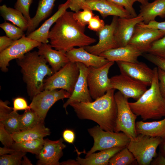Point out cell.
Returning <instances> with one entry per match:
<instances>
[{"label": "cell", "instance_id": "obj_1", "mask_svg": "<svg viewBox=\"0 0 165 165\" xmlns=\"http://www.w3.org/2000/svg\"><path fill=\"white\" fill-rule=\"evenodd\" d=\"M74 13L66 11L50 30V45L57 50L66 53L75 47H84L96 42L95 39L85 34V26L78 23Z\"/></svg>", "mask_w": 165, "mask_h": 165}, {"label": "cell", "instance_id": "obj_2", "mask_svg": "<svg viewBox=\"0 0 165 165\" xmlns=\"http://www.w3.org/2000/svg\"><path fill=\"white\" fill-rule=\"evenodd\" d=\"M115 90L113 88L109 90L94 101L76 102L70 105L79 119L92 120L103 130L114 131L117 114Z\"/></svg>", "mask_w": 165, "mask_h": 165}, {"label": "cell", "instance_id": "obj_3", "mask_svg": "<svg viewBox=\"0 0 165 165\" xmlns=\"http://www.w3.org/2000/svg\"><path fill=\"white\" fill-rule=\"evenodd\" d=\"M16 60L21 68L28 94L32 99L43 90L44 78L50 76L53 72L44 58L36 51L29 52Z\"/></svg>", "mask_w": 165, "mask_h": 165}, {"label": "cell", "instance_id": "obj_4", "mask_svg": "<svg viewBox=\"0 0 165 165\" xmlns=\"http://www.w3.org/2000/svg\"><path fill=\"white\" fill-rule=\"evenodd\" d=\"M153 70L154 76L150 87L136 101L129 102L133 112L144 121L165 116V98L159 89L158 68L155 67Z\"/></svg>", "mask_w": 165, "mask_h": 165}, {"label": "cell", "instance_id": "obj_5", "mask_svg": "<svg viewBox=\"0 0 165 165\" xmlns=\"http://www.w3.org/2000/svg\"><path fill=\"white\" fill-rule=\"evenodd\" d=\"M162 138L142 134H138L130 139L127 147L140 165H149L157 155L156 149Z\"/></svg>", "mask_w": 165, "mask_h": 165}, {"label": "cell", "instance_id": "obj_6", "mask_svg": "<svg viewBox=\"0 0 165 165\" xmlns=\"http://www.w3.org/2000/svg\"><path fill=\"white\" fill-rule=\"evenodd\" d=\"M94 140V144L86 156L97 151H102L113 148L126 147L130 139L122 132L105 131L98 125L88 129Z\"/></svg>", "mask_w": 165, "mask_h": 165}, {"label": "cell", "instance_id": "obj_7", "mask_svg": "<svg viewBox=\"0 0 165 165\" xmlns=\"http://www.w3.org/2000/svg\"><path fill=\"white\" fill-rule=\"evenodd\" d=\"M79 74L77 63L69 61L44 80L43 90L62 89L72 94Z\"/></svg>", "mask_w": 165, "mask_h": 165}, {"label": "cell", "instance_id": "obj_8", "mask_svg": "<svg viewBox=\"0 0 165 165\" xmlns=\"http://www.w3.org/2000/svg\"><path fill=\"white\" fill-rule=\"evenodd\" d=\"M117 114L114 132H122L130 139L137 137L136 120L137 116L132 110L129 104L128 98L119 91L115 93Z\"/></svg>", "mask_w": 165, "mask_h": 165}, {"label": "cell", "instance_id": "obj_9", "mask_svg": "<svg viewBox=\"0 0 165 165\" xmlns=\"http://www.w3.org/2000/svg\"><path fill=\"white\" fill-rule=\"evenodd\" d=\"M109 61L99 67H88L87 80L90 96L94 100L104 95L112 88L108 75L110 68L114 64Z\"/></svg>", "mask_w": 165, "mask_h": 165}, {"label": "cell", "instance_id": "obj_10", "mask_svg": "<svg viewBox=\"0 0 165 165\" xmlns=\"http://www.w3.org/2000/svg\"><path fill=\"white\" fill-rule=\"evenodd\" d=\"M71 95L62 89L43 90L33 97L29 106L44 121L48 111L55 103L61 100L68 98Z\"/></svg>", "mask_w": 165, "mask_h": 165}, {"label": "cell", "instance_id": "obj_11", "mask_svg": "<svg viewBox=\"0 0 165 165\" xmlns=\"http://www.w3.org/2000/svg\"><path fill=\"white\" fill-rule=\"evenodd\" d=\"M42 43L23 36L20 39L14 41L7 48L0 52V68L3 72L8 71L10 61L23 57Z\"/></svg>", "mask_w": 165, "mask_h": 165}, {"label": "cell", "instance_id": "obj_12", "mask_svg": "<svg viewBox=\"0 0 165 165\" xmlns=\"http://www.w3.org/2000/svg\"><path fill=\"white\" fill-rule=\"evenodd\" d=\"M110 79L112 88L118 90L128 99L137 100L147 89V86L122 73Z\"/></svg>", "mask_w": 165, "mask_h": 165}, {"label": "cell", "instance_id": "obj_13", "mask_svg": "<svg viewBox=\"0 0 165 165\" xmlns=\"http://www.w3.org/2000/svg\"><path fill=\"white\" fill-rule=\"evenodd\" d=\"M118 18L113 16L111 24L105 25L101 30L97 32L99 40L97 44L84 47L85 49L91 53L99 56L109 50L119 47L114 35Z\"/></svg>", "mask_w": 165, "mask_h": 165}, {"label": "cell", "instance_id": "obj_14", "mask_svg": "<svg viewBox=\"0 0 165 165\" xmlns=\"http://www.w3.org/2000/svg\"><path fill=\"white\" fill-rule=\"evenodd\" d=\"M164 35V31L144 27L139 24L136 26L128 44L133 46L144 53L147 52L153 42Z\"/></svg>", "mask_w": 165, "mask_h": 165}, {"label": "cell", "instance_id": "obj_15", "mask_svg": "<svg viewBox=\"0 0 165 165\" xmlns=\"http://www.w3.org/2000/svg\"><path fill=\"white\" fill-rule=\"evenodd\" d=\"M116 62L121 73L147 86H150L154 76V71L146 64L139 61L134 63L119 61Z\"/></svg>", "mask_w": 165, "mask_h": 165}, {"label": "cell", "instance_id": "obj_16", "mask_svg": "<svg viewBox=\"0 0 165 165\" xmlns=\"http://www.w3.org/2000/svg\"><path fill=\"white\" fill-rule=\"evenodd\" d=\"M63 141L62 138L56 141L44 139L42 148L36 155L38 159L37 165H61L59 160L63 156V150L66 147Z\"/></svg>", "mask_w": 165, "mask_h": 165}, {"label": "cell", "instance_id": "obj_17", "mask_svg": "<svg viewBox=\"0 0 165 165\" xmlns=\"http://www.w3.org/2000/svg\"><path fill=\"white\" fill-rule=\"evenodd\" d=\"M77 63L79 70V75L72 94L63 105L67 114L66 108L70 104L76 102H88L93 101L87 80L88 67L82 63Z\"/></svg>", "mask_w": 165, "mask_h": 165}, {"label": "cell", "instance_id": "obj_18", "mask_svg": "<svg viewBox=\"0 0 165 165\" xmlns=\"http://www.w3.org/2000/svg\"><path fill=\"white\" fill-rule=\"evenodd\" d=\"M85 8L99 12L104 18L109 16L133 17L123 7L108 0H86L82 4V9Z\"/></svg>", "mask_w": 165, "mask_h": 165}, {"label": "cell", "instance_id": "obj_19", "mask_svg": "<svg viewBox=\"0 0 165 165\" xmlns=\"http://www.w3.org/2000/svg\"><path fill=\"white\" fill-rule=\"evenodd\" d=\"M143 22L142 17L139 15L130 18L118 17L114 35L119 47L128 44L133 35L136 26Z\"/></svg>", "mask_w": 165, "mask_h": 165}, {"label": "cell", "instance_id": "obj_20", "mask_svg": "<svg viewBox=\"0 0 165 165\" xmlns=\"http://www.w3.org/2000/svg\"><path fill=\"white\" fill-rule=\"evenodd\" d=\"M143 53L135 46L128 44L124 46L109 50L99 56L109 61L134 63L138 61V58Z\"/></svg>", "mask_w": 165, "mask_h": 165}, {"label": "cell", "instance_id": "obj_21", "mask_svg": "<svg viewBox=\"0 0 165 165\" xmlns=\"http://www.w3.org/2000/svg\"><path fill=\"white\" fill-rule=\"evenodd\" d=\"M66 53L70 61L80 62L87 67H99L109 61L102 57L88 52L84 47L73 48L66 52Z\"/></svg>", "mask_w": 165, "mask_h": 165}, {"label": "cell", "instance_id": "obj_22", "mask_svg": "<svg viewBox=\"0 0 165 165\" xmlns=\"http://www.w3.org/2000/svg\"><path fill=\"white\" fill-rule=\"evenodd\" d=\"M37 48L38 54L44 58L51 66L53 73L70 61L66 53L53 49L50 44L42 43Z\"/></svg>", "mask_w": 165, "mask_h": 165}, {"label": "cell", "instance_id": "obj_23", "mask_svg": "<svg viewBox=\"0 0 165 165\" xmlns=\"http://www.w3.org/2000/svg\"><path fill=\"white\" fill-rule=\"evenodd\" d=\"M68 8L69 2L67 0L65 2L59 6L57 10L52 16L46 20L39 28L27 37L41 43H48L49 35L51 27Z\"/></svg>", "mask_w": 165, "mask_h": 165}, {"label": "cell", "instance_id": "obj_24", "mask_svg": "<svg viewBox=\"0 0 165 165\" xmlns=\"http://www.w3.org/2000/svg\"><path fill=\"white\" fill-rule=\"evenodd\" d=\"M9 102L0 101V123L11 134L20 130L19 124L20 114L8 106Z\"/></svg>", "mask_w": 165, "mask_h": 165}, {"label": "cell", "instance_id": "obj_25", "mask_svg": "<svg viewBox=\"0 0 165 165\" xmlns=\"http://www.w3.org/2000/svg\"><path fill=\"white\" fill-rule=\"evenodd\" d=\"M124 148L116 147L101 151L86 156L85 158H82L78 155L76 161L78 165H108L111 158Z\"/></svg>", "mask_w": 165, "mask_h": 165}, {"label": "cell", "instance_id": "obj_26", "mask_svg": "<svg viewBox=\"0 0 165 165\" xmlns=\"http://www.w3.org/2000/svg\"><path fill=\"white\" fill-rule=\"evenodd\" d=\"M137 134H142L153 137L165 138V117L162 120L151 122L143 120L136 122Z\"/></svg>", "mask_w": 165, "mask_h": 165}, {"label": "cell", "instance_id": "obj_27", "mask_svg": "<svg viewBox=\"0 0 165 165\" xmlns=\"http://www.w3.org/2000/svg\"><path fill=\"white\" fill-rule=\"evenodd\" d=\"M140 8L138 15L142 17L144 24H148L155 20L157 16H165V0H155L145 5H141Z\"/></svg>", "mask_w": 165, "mask_h": 165}, {"label": "cell", "instance_id": "obj_28", "mask_svg": "<svg viewBox=\"0 0 165 165\" xmlns=\"http://www.w3.org/2000/svg\"><path fill=\"white\" fill-rule=\"evenodd\" d=\"M56 0H39L35 16L31 19L27 31V36L34 31L40 23L51 13Z\"/></svg>", "mask_w": 165, "mask_h": 165}, {"label": "cell", "instance_id": "obj_29", "mask_svg": "<svg viewBox=\"0 0 165 165\" xmlns=\"http://www.w3.org/2000/svg\"><path fill=\"white\" fill-rule=\"evenodd\" d=\"M50 133V130L45 127L44 122H43L30 128L11 134L14 141L18 142L43 138Z\"/></svg>", "mask_w": 165, "mask_h": 165}, {"label": "cell", "instance_id": "obj_30", "mask_svg": "<svg viewBox=\"0 0 165 165\" xmlns=\"http://www.w3.org/2000/svg\"><path fill=\"white\" fill-rule=\"evenodd\" d=\"M0 13L5 21L11 22L24 31H27L28 23L22 14L19 11L4 4L0 6Z\"/></svg>", "mask_w": 165, "mask_h": 165}, {"label": "cell", "instance_id": "obj_31", "mask_svg": "<svg viewBox=\"0 0 165 165\" xmlns=\"http://www.w3.org/2000/svg\"><path fill=\"white\" fill-rule=\"evenodd\" d=\"M44 142L43 138L15 142L11 148L16 151L29 152L37 155L42 148Z\"/></svg>", "mask_w": 165, "mask_h": 165}, {"label": "cell", "instance_id": "obj_32", "mask_svg": "<svg viewBox=\"0 0 165 165\" xmlns=\"http://www.w3.org/2000/svg\"><path fill=\"white\" fill-rule=\"evenodd\" d=\"M19 119L20 130L28 129L44 122L37 114L31 109L25 111L23 114L20 115Z\"/></svg>", "mask_w": 165, "mask_h": 165}, {"label": "cell", "instance_id": "obj_33", "mask_svg": "<svg viewBox=\"0 0 165 165\" xmlns=\"http://www.w3.org/2000/svg\"><path fill=\"white\" fill-rule=\"evenodd\" d=\"M135 161L134 156L126 146L111 158L108 165H129L134 164Z\"/></svg>", "mask_w": 165, "mask_h": 165}, {"label": "cell", "instance_id": "obj_34", "mask_svg": "<svg viewBox=\"0 0 165 165\" xmlns=\"http://www.w3.org/2000/svg\"><path fill=\"white\" fill-rule=\"evenodd\" d=\"M0 27L5 31L6 36L13 41L18 40L25 35L24 31L20 28L6 21L0 24Z\"/></svg>", "mask_w": 165, "mask_h": 165}, {"label": "cell", "instance_id": "obj_35", "mask_svg": "<svg viewBox=\"0 0 165 165\" xmlns=\"http://www.w3.org/2000/svg\"><path fill=\"white\" fill-rule=\"evenodd\" d=\"M26 152L16 151L10 154H5L0 157V165H20L21 164L23 157Z\"/></svg>", "mask_w": 165, "mask_h": 165}, {"label": "cell", "instance_id": "obj_36", "mask_svg": "<svg viewBox=\"0 0 165 165\" xmlns=\"http://www.w3.org/2000/svg\"><path fill=\"white\" fill-rule=\"evenodd\" d=\"M146 53L165 59V36L153 42Z\"/></svg>", "mask_w": 165, "mask_h": 165}, {"label": "cell", "instance_id": "obj_37", "mask_svg": "<svg viewBox=\"0 0 165 165\" xmlns=\"http://www.w3.org/2000/svg\"><path fill=\"white\" fill-rule=\"evenodd\" d=\"M82 11H79L74 13L75 19L80 25L86 26L88 24L92 17L95 15L93 11L87 8L84 9Z\"/></svg>", "mask_w": 165, "mask_h": 165}, {"label": "cell", "instance_id": "obj_38", "mask_svg": "<svg viewBox=\"0 0 165 165\" xmlns=\"http://www.w3.org/2000/svg\"><path fill=\"white\" fill-rule=\"evenodd\" d=\"M33 0H17L14 5V8L21 12L27 20L28 24L30 23L31 18L29 14L30 6Z\"/></svg>", "mask_w": 165, "mask_h": 165}, {"label": "cell", "instance_id": "obj_39", "mask_svg": "<svg viewBox=\"0 0 165 165\" xmlns=\"http://www.w3.org/2000/svg\"><path fill=\"white\" fill-rule=\"evenodd\" d=\"M0 141L4 146L9 148H11L15 142L11 134L6 130L1 123H0Z\"/></svg>", "mask_w": 165, "mask_h": 165}, {"label": "cell", "instance_id": "obj_40", "mask_svg": "<svg viewBox=\"0 0 165 165\" xmlns=\"http://www.w3.org/2000/svg\"><path fill=\"white\" fill-rule=\"evenodd\" d=\"M116 4L123 7L133 17L138 15L133 7L136 0H108Z\"/></svg>", "mask_w": 165, "mask_h": 165}, {"label": "cell", "instance_id": "obj_41", "mask_svg": "<svg viewBox=\"0 0 165 165\" xmlns=\"http://www.w3.org/2000/svg\"><path fill=\"white\" fill-rule=\"evenodd\" d=\"M143 54V57L157 67L165 72V59L148 53Z\"/></svg>", "mask_w": 165, "mask_h": 165}, {"label": "cell", "instance_id": "obj_42", "mask_svg": "<svg viewBox=\"0 0 165 165\" xmlns=\"http://www.w3.org/2000/svg\"><path fill=\"white\" fill-rule=\"evenodd\" d=\"M88 25L89 29L97 32L101 30L105 25L104 20L97 15H94L92 17Z\"/></svg>", "mask_w": 165, "mask_h": 165}, {"label": "cell", "instance_id": "obj_43", "mask_svg": "<svg viewBox=\"0 0 165 165\" xmlns=\"http://www.w3.org/2000/svg\"><path fill=\"white\" fill-rule=\"evenodd\" d=\"M13 108L14 111L16 112L19 110L25 111L31 109L25 99L22 97H16L13 99Z\"/></svg>", "mask_w": 165, "mask_h": 165}, {"label": "cell", "instance_id": "obj_44", "mask_svg": "<svg viewBox=\"0 0 165 165\" xmlns=\"http://www.w3.org/2000/svg\"><path fill=\"white\" fill-rule=\"evenodd\" d=\"M158 75L160 91L165 98V72L158 68Z\"/></svg>", "mask_w": 165, "mask_h": 165}, {"label": "cell", "instance_id": "obj_45", "mask_svg": "<svg viewBox=\"0 0 165 165\" xmlns=\"http://www.w3.org/2000/svg\"><path fill=\"white\" fill-rule=\"evenodd\" d=\"M139 24L144 27L155 28L165 31V21L158 22L155 20L150 22L148 24H145L143 22Z\"/></svg>", "mask_w": 165, "mask_h": 165}, {"label": "cell", "instance_id": "obj_46", "mask_svg": "<svg viewBox=\"0 0 165 165\" xmlns=\"http://www.w3.org/2000/svg\"><path fill=\"white\" fill-rule=\"evenodd\" d=\"M69 2V8L75 12L82 9V6L86 0H68Z\"/></svg>", "mask_w": 165, "mask_h": 165}, {"label": "cell", "instance_id": "obj_47", "mask_svg": "<svg viewBox=\"0 0 165 165\" xmlns=\"http://www.w3.org/2000/svg\"><path fill=\"white\" fill-rule=\"evenodd\" d=\"M62 136L63 139L69 143L72 144L75 141V135L72 130L65 129L63 132Z\"/></svg>", "mask_w": 165, "mask_h": 165}, {"label": "cell", "instance_id": "obj_48", "mask_svg": "<svg viewBox=\"0 0 165 165\" xmlns=\"http://www.w3.org/2000/svg\"><path fill=\"white\" fill-rule=\"evenodd\" d=\"M14 41L6 36L0 37V52L8 47Z\"/></svg>", "mask_w": 165, "mask_h": 165}, {"label": "cell", "instance_id": "obj_49", "mask_svg": "<svg viewBox=\"0 0 165 165\" xmlns=\"http://www.w3.org/2000/svg\"><path fill=\"white\" fill-rule=\"evenodd\" d=\"M151 164L153 165H165V156L159 153L157 157L153 160Z\"/></svg>", "mask_w": 165, "mask_h": 165}, {"label": "cell", "instance_id": "obj_50", "mask_svg": "<svg viewBox=\"0 0 165 165\" xmlns=\"http://www.w3.org/2000/svg\"><path fill=\"white\" fill-rule=\"evenodd\" d=\"M16 151L11 148L4 146L3 147H0V156L7 154L12 153Z\"/></svg>", "mask_w": 165, "mask_h": 165}, {"label": "cell", "instance_id": "obj_51", "mask_svg": "<svg viewBox=\"0 0 165 165\" xmlns=\"http://www.w3.org/2000/svg\"><path fill=\"white\" fill-rule=\"evenodd\" d=\"M160 152L165 156V138L162 139V140L159 145Z\"/></svg>", "mask_w": 165, "mask_h": 165}, {"label": "cell", "instance_id": "obj_52", "mask_svg": "<svg viewBox=\"0 0 165 165\" xmlns=\"http://www.w3.org/2000/svg\"><path fill=\"white\" fill-rule=\"evenodd\" d=\"M61 165H78L76 161L74 160H69L67 161L62 162L61 163Z\"/></svg>", "mask_w": 165, "mask_h": 165}, {"label": "cell", "instance_id": "obj_53", "mask_svg": "<svg viewBox=\"0 0 165 165\" xmlns=\"http://www.w3.org/2000/svg\"><path fill=\"white\" fill-rule=\"evenodd\" d=\"M21 164L24 165H32L31 163V161L25 155L23 157L22 161Z\"/></svg>", "mask_w": 165, "mask_h": 165}, {"label": "cell", "instance_id": "obj_54", "mask_svg": "<svg viewBox=\"0 0 165 165\" xmlns=\"http://www.w3.org/2000/svg\"><path fill=\"white\" fill-rule=\"evenodd\" d=\"M137 1L140 2L141 5H145L148 3V0H136Z\"/></svg>", "mask_w": 165, "mask_h": 165}, {"label": "cell", "instance_id": "obj_55", "mask_svg": "<svg viewBox=\"0 0 165 165\" xmlns=\"http://www.w3.org/2000/svg\"><path fill=\"white\" fill-rule=\"evenodd\" d=\"M2 0H0V2H1L2 1Z\"/></svg>", "mask_w": 165, "mask_h": 165}]
</instances>
